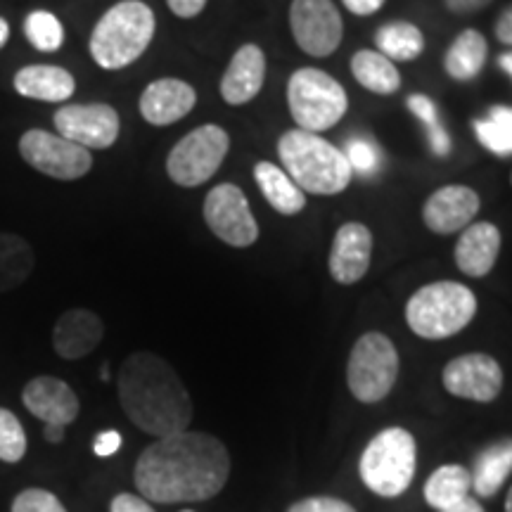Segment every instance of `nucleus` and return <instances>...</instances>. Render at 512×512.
Segmentation results:
<instances>
[{"mask_svg":"<svg viewBox=\"0 0 512 512\" xmlns=\"http://www.w3.org/2000/svg\"><path fill=\"white\" fill-rule=\"evenodd\" d=\"M230 475V453L207 432H178L152 441L140 453L138 491L155 503H202L221 494Z\"/></svg>","mask_w":512,"mask_h":512,"instance_id":"f257e3e1","label":"nucleus"},{"mask_svg":"<svg viewBox=\"0 0 512 512\" xmlns=\"http://www.w3.org/2000/svg\"><path fill=\"white\" fill-rule=\"evenodd\" d=\"M117 392L126 418L145 434L162 439L190 427V392L176 370L152 351H136L121 363Z\"/></svg>","mask_w":512,"mask_h":512,"instance_id":"f03ea898","label":"nucleus"},{"mask_svg":"<svg viewBox=\"0 0 512 512\" xmlns=\"http://www.w3.org/2000/svg\"><path fill=\"white\" fill-rule=\"evenodd\" d=\"M278 157L285 174L309 195H339L349 188L354 176L337 145L302 128H292L280 136Z\"/></svg>","mask_w":512,"mask_h":512,"instance_id":"7ed1b4c3","label":"nucleus"},{"mask_svg":"<svg viewBox=\"0 0 512 512\" xmlns=\"http://www.w3.org/2000/svg\"><path fill=\"white\" fill-rule=\"evenodd\" d=\"M155 12L143 0H121L93 27L88 50L100 69L117 72L145 55L155 38Z\"/></svg>","mask_w":512,"mask_h":512,"instance_id":"20e7f679","label":"nucleus"},{"mask_svg":"<svg viewBox=\"0 0 512 512\" xmlns=\"http://www.w3.org/2000/svg\"><path fill=\"white\" fill-rule=\"evenodd\" d=\"M477 297L470 287L439 280L420 287L406 304V323L422 339H448L472 323Z\"/></svg>","mask_w":512,"mask_h":512,"instance_id":"39448f33","label":"nucleus"},{"mask_svg":"<svg viewBox=\"0 0 512 512\" xmlns=\"http://www.w3.org/2000/svg\"><path fill=\"white\" fill-rule=\"evenodd\" d=\"M418 446L403 427H387L377 432L361 453V479L375 496L396 498L408 489L415 477Z\"/></svg>","mask_w":512,"mask_h":512,"instance_id":"423d86ee","label":"nucleus"},{"mask_svg":"<svg viewBox=\"0 0 512 512\" xmlns=\"http://www.w3.org/2000/svg\"><path fill=\"white\" fill-rule=\"evenodd\" d=\"M287 107L302 131L323 133L349 110L347 88L318 67L297 69L287 81Z\"/></svg>","mask_w":512,"mask_h":512,"instance_id":"0eeeda50","label":"nucleus"},{"mask_svg":"<svg viewBox=\"0 0 512 512\" xmlns=\"http://www.w3.org/2000/svg\"><path fill=\"white\" fill-rule=\"evenodd\" d=\"M399 351L382 332H366L356 339L347 363L349 392L361 403L387 399L399 380Z\"/></svg>","mask_w":512,"mask_h":512,"instance_id":"6e6552de","label":"nucleus"},{"mask_svg":"<svg viewBox=\"0 0 512 512\" xmlns=\"http://www.w3.org/2000/svg\"><path fill=\"white\" fill-rule=\"evenodd\" d=\"M230 150L226 128L202 124L171 147L166 157V174L181 188H200L221 169Z\"/></svg>","mask_w":512,"mask_h":512,"instance_id":"1a4fd4ad","label":"nucleus"},{"mask_svg":"<svg viewBox=\"0 0 512 512\" xmlns=\"http://www.w3.org/2000/svg\"><path fill=\"white\" fill-rule=\"evenodd\" d=\"M19 155L31 169L55 181H79L93 169L91 150L43 128H29L19 138Z\"/></svg>","mask_w":512,"mask_h":512,"instance_id":"9d476101","label":"nucleus"},{"mask_svg":"<svg viewBox=\"0 0 512 512\" xmlns=\"http://www.w3.org/2000/svg\"><path fill=\"white\" fill-rule=\"evenodd\" d=\"M204 223L228 247L245 249L259 240V223L249 209L247 195L235 183H221L209 190L202 207Z\"/></svg>","mask_w":512,"mask_h":512,"instance_id":"9b49d317","label":"nucleus"},{"mask_svg":"<svg viewBox=\"0 0 512 512\" xmlns=\"http://www.w3.org/2000/svg\"><path fill=\"white\" fill-rule=\"evenodd\" d=\"M290 29L299 50L311 57H328L342 43L344 22L332 0H292Z\"/></svg>","mask_w":512,"mask_h":512,"instance_id":"f8f14e48","label":"nucleus"},{"mask_svg":"<svg viewBox=\"0 0 512 512\" xmlns=\"http://www.w3.org/2000/svg\"><path fill=\"white\" fill-rule=\"evenodd\" d=\"M57 136L72 140L86 150H107L119 140V112L105 102L88 105H64L55 112Z\"/></svg>","mask_w":512,"mask_h":512,"instance_id":"ddd939ff","label":"nucleus"},{"mask_svg":"<svg viewBox=\"0 0 512 512\" xmlns=\"http://www.w3.org/2000/svg\"><path fill=\"white\" fill-rule=\"evenodd\" d=\"M441 382L446 392L458 399L491 403L503 389V368L494 356L475 351L448 361Z\"/></svg>","mask_w":512,"mask_h":512,"instance_id":"4468645a","label":"nucleus"},{"mask_svg":"<svg viewBox=\"0 0 512 512\" xmlns=\"http://www.w3.org/2000/svg\"><path fill=\"white\" fill-rule=\"evenodd\" d=\"M373 259V233L366 223L347 221L337 228L332 240L328 268L339 285H356L366 278Z\"/></svg>","mask_w":512,"mask_h":512,"instance_id":"2eb2a0df","label":"nucleus"},{"mask_svg":"<svg viewBox=\"0 0 512 512\" xmlns=\"http://www.w3.org/2000/svg\"><path fill=\"white\" fill-rule=\"evenodd\" d=\"M482 207L477 190L470 185H444L427 197L422 207V221L437 235L460 233L475 221Z\"/></svg>","mask_w":512,"mask_h":512,"instance_id":"dca6fc26","label":"nucleus"},{"mask_svg":"<svg viewBox=\"0 0 512 512\" xmlns=\"http://www.w3.org/2000/svg\"><path fill=\"white\" fill-rule=\"evenodd\" d=\"M22 401L34 418L46 425L67 427L79 418V396L67 382L53 375H38L27 382Z\"/></svg>","mask_w":512,"mask_h":512,"instance_id":"f3484780","label":"nucleus"},{"mask_svg":"<svg viewBox=\"0 0 512 512\" xmlns=\"http://www.w3.org/2000/svg\"><path fill=\"white\" fill-rule=\"evenodd\" d=\"M266 81V55L256 43H245L230 57L221 76V98L230 107H242L261 93Z\"/></svg>","mask_w":512,"mask_h":512,"instance_id":"a211bd4d","label":"nucleus"},{"mask_svg":"<svg viewBox=\"0 0 512 512\" xmlns=\"http://www.w3.org/2000/svg\"><path fill=\"white\" fill-rule=\"evenodd\" d=\"M197 91L188 81L157 79L140 95V114L152 126H171L195 110Z\"/></svg>","mask_w":512,"mask_h":512,"instance_id":"6ab92c4d","label":"nucleus"},{"mask_svg":"<svg viewBox=\"0 0 512 512\" xmlns=\"http://www.w3.org/2000/svg\"><path fill=\"white\" fill-rule=\"evenodd\" d=\"M102 337H105V325L98 313L69 309L57 318L53 328V349L64 361H79L100 347Z\"/></svg>","mask_w":512,"mask_h":512,"instance_id":"aec40b11","label":"nucleus"},{"mask_svg":"<svg viewBox=\"0 0 512 512\" xmlns=\"http://www.w3.org/2000/svg\"><path fill=\"white\" fill-rule=\"evenodd\" d=\"M501 230L489 221L470 223L465 230H460V238L456 242V266L460 273L470 278H484L494 271L498 254H501Z\"/></svg>","mask_w":512,"mask_h":512,"instance_id":"412c9836","label":"nucleus"},{"mask_svg":"<svg viewBox=\"0 0 512 512\" xmlns=\"http://www.w3.org/2000/svg\"><path fill=\"white\" fill-rule=\"evenodd\" d=\"M15 91L29 100L67 102L76 91V81L55 64H29L15 74Z\"/></svg>","mask_w":512,"mask_h":512,"instance_id":"4be33fe9","label":"nucleus"},{"mask_svg":"<svg viewBox=\"0 0 512 512\" xmlns=\"http://www.w3.org/2000/svg\"><path fill=\"white\" fill-rule=\"evenodd\" d=\"M512 472V437L498 439L477 453L472 465V489L482 498H491Z\"/></svg>","mask_w":512,"mask_h":512,"instance_id":"5701e85b","label":"nucleus"},{"mask_svg":"<svg viewBox=\"0 0 512 512\" xmlns=\"http://www.w3.org/2000/svg\"><path fill=\"white\" fill-rule=\"evenodd\" d=\"M254 181L259 185L264 200L283 216H294L306 207V192L299 190L283 166L259 162L254 166Z\"/></svg>","mask_w":512,"mask_h":512,"instance_id":"b1692460","label":"nucleus"},{"mask_svg":"<svg viewBox=\"0 0 512 512\" xmlns=\"http://www.w3.org/2000/svg\"><path fill=\"white\" fill-rule=\"evenodd\" d=\"M486 57H489V43L477 29H465L456 36L444 57V69L453 81H472L482 74Z\"/></svg>","mask_w":512,"mask_h":512,"instance_id":"393cba45","label":"nucleus"},{"mask_svg":"<svg viewBox=\"0 0 512 512\" xmlns=\"http://www.w3.org/2000/svg\"><path fill=\"white\" fill-rule=\"evenodd\" d=\"M351 74L366 91L375 95H394L401 88L399 69L377 50H358L351 57Z\"/></svg>","mask_w":512,"mask_h":512,"instance_id":"a878e982","label":"nucleus"},{"mask_svg":"<svg viewBox=\"0 0 512 512\" xmlns=\"http://www.w3.org/2000/svg\"><path fill=\"white\" fill-rule=\"evenodd\" d=\"M34 249L15 233H0V294L17 290L34 271Z\"/></svg>","mask_w":512,"mask_h":512,"instance_id":"bb28decb","label":"nucleus"},{"mask_svg":"<svg viewBox=\"0 0 512 512\" xmlns=\"http://www.w3.org/2000/svg\"><path fill=\"white\" fill-rule=\"evenodd\" d=\"M377 53L392 62H413L425 50V36L411 22H389L375 34Z\"/></svg>","mask_w":512,"mask_h":512,"instance_id":"cd10ccee","label":"nucleus"},{"mask_svg":"<svg viewBox=\"0 0 512 512\" xmlns=\"http://www.w3.org/2000/svg\"><path fill=\"white\" fill-rule=\"evenodd\" d=\"M472 477L463 465H441L425 484V501L439 512L470 496Z\"/></svg>","mask_w":512,"mask_h":512,"instance_id":"c85d7f7f","label":"nucleus"},{"mask_svg":"<svg viewBox=\"0 0 512 512\" xmlns=\"http://www.w3.org/2000/svg\"><path fill=\"white\" fill-rule=\"evenodd\" d=\"M475 136L486 150L498 157L512 155V107H491L484 119L475 121Z\"/></svg>","mask_w":512,"mask_h":512,"instance_id":"c756f323","label":"nucleus"},{"mask_svg":"<svg viewBox=\"0 0 512 512\" xmlns=\"http://www.w3.org/2000/svg\"><path fill=\"white\" fill-rule=\"evenodd\" d=\"M406 105H408V110H411L415 117L420 119V124L425 126L427 138H430L432 155L448 157V152H451V138H448V131L444 128V124H441L434 100L427 98V95H422V93H413V95H408Z\"/></svg>","mask_w":512,"mask_h":512,"instance_id":"7c9ffc66","label":"nucleus"},{"mask_svg":"<svg viewBox=\"0 0 512 512\" xmlns=\"http://www.w3.org/2000/svg\"><path fill=\"white\" fill-rule=\"evenodd\" d=\"M24 34L31 46L41 53H55L64 43L62 22L48 10L29 12V17L24 19Z\"/></svg>","mask_w":512,"mask_h":512,"instance_id":"2f4dec72","label":"nucleus"},{"mask_svg":"<svg viewBox=\"0 0 512 512\" xmlns=\"http://www.w3.org/2000/svg\"><path fill=\"white\" fill-rule=\"evenodd\" d=\"M342 152L354 174L363 178H375L380 174L384 155L375 140H370L366 136H354L347 140V147H344Z\"/></svg>","mask_w":512,"mask_h":512,"instance_id":"473e14b6","label":"nucleus"},{"mask_svg":"<svg viewBox=\"0 0 512 512\" xmlns=\"http://www.w3.org/2000/svg\"><path fill=\"white\" fill-rule=\"evenodd\" d=\"M27 453V434L19 418L8 408H0V460L19 463Z\"/></svg>","mask_w":512,"mask_h":512,"instance_id":"72a5a7b5","label":"nucleus"},{"mask_svg":"<svg viewBox=\"0 0 512 512\" xmlns=\"http://www.w3.org/2000/svg\"><path fill=\"white\" fill-rule=\"evenodd\" d=\"M12 512H67L60 498L46 489H27L12 501Z\"/></svg>","mask_w":512,"mask_h":512,"instance_id":"f704fd0d","label":"nucleus"},{"mask_svg":"<svg viewBox=\"0 0 512 512\" xmlns=\"http://www.w3.org/2000/svg\"><path fill=\"white\" fill-rule=\"evenodd\" d=\"M287 512H356V508L342 498L332 496H311L304 501L292 503Z\"/></svg>","mask_w":512,"mask_h":512,"instance_id":"c9c22d12","label":"nucleus"},{"mask_svg":"<svg viewBox=\"0 0 512 512\" xmlns=\"http://www.w3.org/2000/svg\"><path fill=\"white\" fill-rule=\"evenodd\" d=\"M110 512H155V510H152V505L147 503L145 498L133 496V494H119L114 496Z\"/></svg>","mask_w":512,"mask_h":512,"instance_id":"e433bc0d","label":"nucleus"},{"mask_svg":"<svg viewBox=\"0 0 512 512\" xmlns=\"http://www.w3.org/2000/svg\"><path fill=\"white\" fill-rule=\"evenodd\" d=\"M121 448V434L114 432V430H107L98 434V439L93 441V451L95 456L100 458H107V456H114Z\"/></svg>","mask_w":512,"mask_h":512,"instance_id":"4c0bfd02","label":"nucleus"},{"mask_svg":"<svg viewBox=\"0 0 512 512\" xmlns=\"http://www.w3.org/2000/svg\"><path fill=\"white\" fill-rule=\"evenodd\" d=\"M166 5H169V10L174 12L176 17L192 19V17H197L204 10L207 0H166Z\"/></svg>","mask_w":512,"mask_h":512,"instance_id":"58836bf2","label":"nucleus"},{"mask_svg":"<svg viewBox=\"0 0 512 512\" xmlns=\"http://www.w3.org/2000/svg\"><path fill=\"white\" fill-rule=\"evenodd\" d=\"M444 5L453 15H472V12H479L486 5H491V0H444Z\"/></svg>","mask_w":512,"mask_h":512,"instance_id":"ea45409f","label":"nucleus"},{"mask_svg":"<svg viewBox=\"0 0 512 512\" xmlns=\"http://www.w3.org/2000/svg\"><path fill=\"white\" fill-rule=\"evenodd\" d=\"M494 31H496V38L503 43V46L512 48V5H508V8L501 12V17L496 19Z\"/></svg>","mask_w":512,"mask_h":512,"instance_id":"a19ab883","label":"nucleus"},{"mask_svg":"<svg viewBox=\"0 0 512 512\" xmlns=\"http://www.w3.org/2000/svg\"><path fill=\"white\" fill-rule=\"evenodd\" d=\"M344 8L349 12H354L358 17H368V15H375L377 10L382 8L387 0H342Z\"/></svg>","mask_w":512,"mask_h":512,"instance_id":"79ce46f5","label":"nucleus"},{"mask_svg":"<svg viewBox=\"0 0 512 512\" xmlns=\"http://www.w3.org/2000/svg\"><path fill=\"white\" fill-rule=\"evenodd\" d=\"M441 512H484V508H482V505H479L477 498L465 496L463 501H458L456 505H451V508H446V510H441Z\"/></svg>","mask_w":512,"mask_h":512,"instance_id":"37998d69","label":"nucleus"},{"mask_svg":"<svg viewBox=\"0 0 512 512\" xmlns=\"http://www.w3.org/2000/svg\"><path fill=\"white\" fill-rule=\"evenodd\" d=\"M46 439L50 441V444H62L64 441V427L60 425H46Z\"/></svg>","mask_w":512,"mask_h":512,"instance_id":"c03bdc74","label":"nucleus"},{"mask_svg":"<svg viewBox=\"0 0 512 512\" xmlns=\"http://www.w3.org/2000/svg\"><path fill=\"white\" fill-rule=\"evenodd\" d=\"M498 67H501L503 72L510 76V81H512V50H508V53H503L501 57H498Z\"/></svg>","mask_w":512,"mask_h":512,"instance_id":"a18cd8bd","label":"nucleus"},{"mask_svg":"<svg viewBox=\"0 0 512 512\" xmlns=\"http://www.w3.org/2000/svg\"><path fill=\"white\" fill-rule=\"evenodd\" d=\"M8 38H10V24L5 22L3 17H0V48H3L5 43H8Z\"/></svg>","mask_w":512,"mask_h":512,"instance_id":"49530a36","label":"nucleus"},{"mask_svg":"<svg viewBox=\"0 0 512 512\" xmlns=\"http://www.w3.org/2000/svg\"><path fill=\"white\" fill-rule=\"evenodd\" d=\"M505 512H512V489L508 491V498H505Z\"/></svg>","mask_w":512,"mask_h":512,"instance_id":"de8ad7c7","label":"nucleus"},{"mask_svg":"<svg viewBox=\"0 0 512 512\" xmlns=\"http://www.w3.org/2000/svg\"><path fill=\"white\" fill-rule=\"evenodd\" d=\"M181 512H192V510H181Z\"/></svg>","mask_w":512,"mask_h":512,"instance_id":"09e8293b","label":"nucleus"},{"mask_svg":"<svg viewBox=\"0 0 512 512\" xmlns=\"http://www.w3.org/2000/svg\"><path fill=\"white\" fill-rule=\"evenodd\" d=\"M510 183H512V174H510Z\"/></svg>","mask_w":512,"mask_h":512,"instance_id":"8fccbe9b","label":"nucleus"}]
</instances>
